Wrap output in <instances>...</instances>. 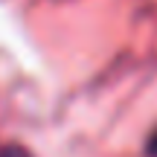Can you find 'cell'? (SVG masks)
Here are the masks:
<instances>
[{
  "label": "cell",
  "mask_w": 157,
  "mask_h": 157,
  "mask_svg": "<svg viewBox=\"0 0 157 157\" xmlns=\"http://www.w3.org/2000/svg\"><path fill=\"white\" fill-rule=\"evenodd\" d=\"M0 157H32L23 146H15V143H6V146H0Z\"/></svg>",
  "instance_id": "6da1fadb"
},
{
  "label": "cell",
  "mask_w": 157,
  "mask_h": 157,
  "mask_svg": "<svg viewBox=\"0 0 157 157\" xmlns=\"http://www.w3.org/2000/svg\"><path fill=\"white\" fill-rule=\"evenodd\" d=\"M148 154H151V157H157V131L151 134V140H148Z\"/></svg>",
  "instance_id": "7a4b0ae2"
}]
</instances>
